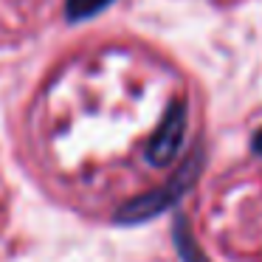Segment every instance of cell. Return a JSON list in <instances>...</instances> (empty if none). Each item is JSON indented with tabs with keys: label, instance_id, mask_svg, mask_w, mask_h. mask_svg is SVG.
Segmentation results:
<instances>
[{
	"label": "cell",
	"instance_id": "obj_1",
	"mask_svg": "<svg viewBox=\"0 0 262 262\" xmlns=\"http://www.w3.org/2000/svg\"><path fill=\"white\" fill-rule=\"evenodd\" d=\"M107 3H113V0H68V17L71 20L93 17V14L102 12Z\"/></svg>",
	"mask_w": 262,
	"mask_h": 262
}]
</instances>
